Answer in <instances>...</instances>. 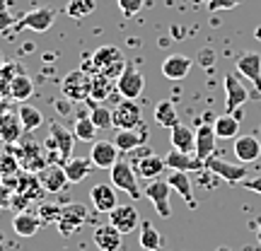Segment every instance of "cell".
<instances>
[{"label": "cell", "mask_w": 261, "mask_h": 251, "mask_svg": "<svg viewBox=\"0 0 261 251\" xmlns=\"http://www.w3.org/2000/svg\"><path fill=\"white\" fill-rule=\"evenodd\" d=\"M123 68H126V58H123V51L119 46H99L92 53L90 63L85 65L87 73H102L114 77V80L123 73Z\"/></svg>", "instance_id": "obj_1"}, {"label": "cell", "mask_w": 261, "mask_h": 251, "mask_svg": "<svg viewBox=\"0 0 261 251\" xmlns=\"http://www.w3.org/2000/svg\"><path fill=\"white\" fill-rule=\"evenodd\" d=\"M61 90H63V97L68 102H87L90 94H92V75L87 73L85 68L70 70L63 77Z\"/></svg>", "instance_id": "obj_2"}, {"label": "cell", "mask_w": 261, "mask_h": 251, "mask_svg": "<svg viewBox=\"0 0 261 251\" xmlns=\"http://www.w3.org/2000/svg\"><path fill=\"white\" fill-rule=\"evenodd\" d=\"M109 177H112V186H116L119 191H126L130 198H140L143 191L138 188V174L128 159H119L112 169H109Z\"/></svg>", "instance_id": "obj_3"}, {"label": "cell", "mask_w": 261, "mask_h": 251, "mask_svg": "<svg viewBox=\"0 0 261 251\" xmlns=\"http://www.w3.org/2000/svg\"><path fill=\"white\" fill-rule=\"evenodd\" d=\"M112 111H114V128L116 130L138 128L140 123H143V109H140V104L136 99H126L123 97Z\"/></svg>", "instance_id": "obj_4"}, {"label": "cell", "mask_w": 261, "mask_h": 251, "mask_svg": "<svg viewBox=\"0 0 261 251\" xmlns=\"http://www.w3.org/2000/svg\"><path fill=\"white\" fill-rule=\"evenodd\" d=\"M205 169H208L213 177L227 181V184H242L244 179H247V174H249L247 164H242V162H240V164L225 162V159H220V157H208L205 159Z\"/></svg>", "instance_id": "obj_5"}, {"label": "cell", "mask_w": 261, "mask_h": 251, "mask_svg": "<svg viewBox=\"0 0 261 251\" xmlns=\"http://www.w3.org/2000/svg\"><path fill=\"white\" fill-rule=\"evenodd\" d=\"M143 87H145V77L140 75V70L130 61H126L123 73L116 77V92L126 99H138L143 94Z\"/></svg>", "instance_id": "obj_6"}, {"label": "cell", "mask_w": 261, "mask_h": 251, "mask_svg": "<svg viewBox=\"0 0 261 251\" xmlns=\"http://www.w3.org/2000/svg\"><path fill=\"white\" fill-rule=\"evenodd\" d=\"M169 193H172V186H169L167 179H152L148 186H145V191H143V196L152 203V208L158 210L160 217H169V215H172Z\"/></svg>", "instance_id": "obj_7"}, {"label": "cell", "mask_w": 261, "mask_h": 251, "mask_svg": "<svg viewBox=\"0 0 261 251\" xmlns=\"http://www.w3.org/2000/svg\"><path fill=\"white\" fill-rule=\"evenodd\" d=\"M121 150L114 140H94L92 150H90V159H92L94 167L99 169H112L119 159H121Z\"/></svg>", "instance_id": "obj_8"}, {"label": "cell", "mask_w": 261, "mask_h": 251, "mask_svg": "<svg viewBox=\"0 0 261 251\" xmlns=\"http://www.w3.org/2000/svg\"><path fill=\"white\" fill-rule=\"evenodd\" d=\"M56 10L54 8H37V10H29L27 15H22V19H19L15 27L17 29H32V32H48L51 29V24L56 22Z\"/></svg>", "instance_id": "obj_9"}, {"label": "cell", "mask_w": 261, "mask_h": 251, "mask_svg": "<svg viewBox=\"0 0 261 251\" xmlns=\"http://www.w3.org/2000/svg\"><path fill=\"white\" fill-rule=\"evenodd\" d=\"M85 220H87V208L83 203H65L63 213H61V220L56 225H58V230H61V234L70 237L73 232H77L83 227Z\"/></svg>", "instance_id": "obj_10"}, {"label": "cell", "mask_w": 261, "mask_h": 251, "mask_svg": "<svg viewBox=\"0 0 261 251\" xmlns=\"http://www.w3.org/2000/svg\"><path fill=\"white\" fill-rule=\"evenodd\" d=\"M225 114H234L244 102H249V92L247 87L240 82V77L234 73L225 75Z\"/></svg>", "instance_id": "obj_11"}, {"label": "cell", "mask_w": 261, "mask_h": 251, "mask_svg": "<svg viewBox=\"0 0 261 251\" xmlns=\"http://www.w3.org/2000/svg\"><path fill=\"white\" fill-rule=\"evenodd\" d=\"M109 222H112L121 234H130L140 225L138 210H136L130 203H123V205L119 203L112 213H109Z\"/></svg>", "instance_id": "obj_12"}, {"label": "cell", "mask_w": 261, "mask_h": 251, "mask_svg": "<svg viewBox=\"0 0 261 251\" xmlns=\"http://www.w3.org/2000/svg\"><path fill=\"white\" fill-rule=\"evenodd\" d=\"M75 133H70L68 128L58 126V123H51V138H48V148L56 150V155H61V159H70L73 157V145H75Z\"/></svg>", "instance_id": "obj_13"}, {"label": "cell", "mask_w": 261, "mask_h": 251, "mask_svg": "<svg viewBox=\"0 0 261 251\" xmlns=\"http://www.w3.org/2000/svg\"><path fill=\"white\" fill-rule=\"evenodd\" d=\"M165 164L172 172H198V169L205 167L203 159H198L194 152H181V150H169L165 155Z\"/></svg>", "instance_id": "obj_14"}, {"label": "cell", "mask_w": 261, "mask_h": 251, "mask_svg": "<svg viewBox=\"0 0 261 251\" xmlns=\"http://www.w3.org/2000/svg\"><path fill=\"white\" fill-rule=\"evenodd\" d=\"M92 239H94V246L99 251H121V246H123V234L112 222L94 227Z\"/></svg>", "instance_id": "obj_15"}, {"label": "cell", "mask_w": 261, "mask_h": 251, "mask_svg": "<svg viewBox=\"0 0 261 251\" xmlns=\"http://www.w3.org/2000/svg\"><path fill=\"white\" fill-rule=\"evenodd\" d=\"M114 143L119 145L123 155H128L133 152L136 148L140 145H148V128L140 123L138 128H128V130H116V135H114Z\"/></svg>", "instance_id": "obj_16"}, {"label": "cell", "mask_w": 261, "mask_h": 251, "mask_svg": "<svg viewBox=\"0 0 261 251\" xmlns=\"http://www.w3.org/2000/svg\"><path fill=\"white\" fill-rule=\"evenodd\" d=\"M90 201H92V208L97 213H112L114 208L119 205V201H116V186L94 184L90 188Z\"/></svg>", "instance_id": "obj_17"}, {"label": "cell", "mask_w": 261, "mask_h": 251, "mask_svg": "<svg viewBox=\"0 0 261 251\" xmlns=\"http://www.w3.org/2000/svg\"><path fill=\"white\" fill-rule=\"evenodd\" d=\"M215 128H213V123H201L198 128H196V150H194V155L198 159H208V157H213V152H215Z\"/></svg>", "instance_id": "obj_18"}, {"label": "cell", "mask_w": 261, "mask_h": 251, "mask_svg": "<svg viewBox=\"0 0 261 251\" xmlns=\"http://www.w3.org/2000/svg\"><path fill=\"white\" fill-rule=\"evenodd\" d=\"M237 73L247 77L249 82L256 87V92H261V56L259 53H242L237 58Z\"/></svg>", "instance_id": "obj_19"}, {"label": "cell", "mask_w": 261, "mask_h": 251, "mask_svg": "<svg viewBox=\"0 0 261 251\" xmlns=\"http://www.w3.org/2000/svg\"><path fill=\"white\" fill-rule=\"evenodd\" d=\"M259 155H261V140H256L254 135H237L234 138V157L240 159L242 164L256 162Z\"/></svg>", "instance_id": "obj_20"}, {"label": "cell", "mask_w": 261, "mask_h": 251, "mask_svg": "<svg viewBox=\"0 0 261 251\" xmlns=\"http://www.w3.org/2000/svg\"><path fill=\"white\" fill-rule=\"evenodd\" d=\"M130 164H133V169H136V174H138L140 179H148V181L160 179V174H165V169H167L165 157H158V155H148V157L133 159Z\"/></svg>", "instance_id": "obj_21"}, {"label": "cell", "mask_w": 261, "mask_h": 251, "mask_svg": "<svg viewBox=\"0 0 261 251\" xmlns=\"http://www.w3.org/2000/svg\"><path fill=\"white\" fill-rule=\"evenodd\" d=\"M191 65L194 61L189 56H181V53H172L162 61V75L167 77V80H184L191 70Z\"/></svg>", "instance_id": "obj_22"}, {"label": "cell", "mask_w": 261, "mask_h": 251, "mask_svg": "<svg viewBox=\"0 0 261 251\" xmlns=\"http://www.w3.org/2000/svg\"><path fill=\"white\" fill-rule=\"evenodd\" d=\"M39 181H41V186L44 191L48 193H61L65 188V184H70L68 177H65V169L63 167H56V164H48L39 172Z\"/></svg>", "instance_id": "obj_23"}, {"label": "cell", "mask_w": 261, "mask_h": 251, "mask_svg": "<svg viewBox=\"0 0 261 251\" xmlns=\"http://www.w3.org/2000/svg\"><path fill=\"white\" fill-rule=\"evenodd\" d=\"M17 159L22 169H27V172H34L39 174L44 167H48L44 155H41V148H39L37 143H27V145H22V150L17 152Z\"/></svg>", "instance_id": "obj_24"}, {"label": "cell", "mask_w": 261, "mask_h": 251, "mask_svg": "<svg viewBox=\"0 0 261 251\" xmlns=\"http://www.w3.org/2000/svg\"><path fill=\"white\" fill-rule=\"evenodd\" d=\"M63 169H65V177H68L70 184H80L83 179H87L92 174L94 164L90 157H70L63 162Z\"/></svg>", "instance_id": "obj_25"}, {"label": "cell", "mask_w": 261, "mask_h": 251, "mask_svg": "<svg viewBox=\"0 0 261 251\" xmlns=\"http://www.w3.org/2000/svg\"><path fill=\"white\" fill-rule=\"evenodd\" d=\"M167 181H169V186H172V191H177V196H181V198H184V203H187L189 208H196V198L191 196L189 172H172V169H169Z\"/></svg>", "instance_id": "obj_26"}, {"label": "cell", "mask_w": 261, "mask_h": 251, "mask_svg": "<svg viewBox=\"0 0 261 251\" xmlns=\"http://www.w3.org/2000/svg\"><path fill=\"white\" fill-rule=\"evenodd\" d=\"M114 92H116V80H114V77L102 75V73L92 75V94H90V102L99 104V102H104V99H109Z\"/></svg>", "instance_id": "obj_27"}, {"label": "cell", "mask_w": 261, "mask_h": 251, "mask_svg": "<svg viewBox=\"0 0 261 251\" xmlns=\"http://www.w3.org/2000/svg\"><path fill=\"white\" fill-rule=\"evenodd\" d=\"M39 227H41V220H39V215H32L27 210H22L12 217V230L17 237H34L39 232Z\"/></svg>", "instance_id": "obj_28"}, {"label": "cell", "mask_w": 261, "mask_h": 251, "mask_svg": "<svg viewBox=\"0 0 261 251\" xmlns=\"http://www.w3.org/2000/svg\"><path fill=\"white\" fill-rule=\"evenodd\" d=\"M169 133H172L169 140H172V148L174 150H181V152H194L196 150V130H191L189 126L179 123Z\"/></svg>", "instance_id": "obj_29"}, {"label": "cell", "mask_w": 261, "mask_h": 251, "mask_svg": "<svg viewBox=\"0 0 261 251\" xmlns=\"http://www.w3.org/2000/svg\"><path fill=\"white\" fill-rule=\"evenodd\" d=\"M22 121H19V114L5 111L0 116V138L5 143H17L19 135H22Z\"/></svg>", "instance_id": "obj_30"}, {"label": "cell", "mask_w": 261, "mask_h": 251, "mask_svg": "<svg viewBox=\"0 0 261 251\" xmlns=\"http://www.w3.org/2000/svg\"><path fill=\"white\" fill-rule=\"evenodd\" d=\"M8 94L12 99H17V102H27L29 97L34 94V82H32V77H27L24 73L12 75V80H10V85H8Z\"/></svg>", "instance_id": "obj_31"}, {"label": "cell", "mask_w": 261, "mask_h": 251, "mask_svg": "<svg viewBox=\"0 0 261 251\" xmlns=\"http://www.w3.org/2000/svg\"><path fill=\"white\" fill-rule=\"evenodd\" d=\"M215 128V135L223 140H232L234 135H240V119L232 116V114H223V116H218L213 123Z\"/></svg>", "instance_id": "obj_32"}, {"label": "cell", "mask_w": 261, "mask_h": 251, "mask_svg": "<svg viewBox=\"0 0 261 251\" xmlns=\"http://www.w3.org/2000/svg\"><path fill=\"white\" fill-rule=\"evenodd\" d=\"M140 246L145 251H160L162 249V234L155 230L150 220H140Z\"/></svg>", "instance_id": "obj_33"}, {"label": "cell", "mask_w": 261, "mask_h": 251, "mask_svg": "<svg viewBox=\"0 0 261 251\" xmlns=\"http://www.w3.org/2000/svg\"><path fill=\"white\" fill-rule=\"evenodd\" d=\"M73 133L80 143H94V140H97V126H94L92 116H90V114H80V116L75 119Z\"/></svg>", "instance_id": "obj_34"}, {"label": "cell", "mask_w": 261, "mask_h": 251, "mask_svg": "<svg viewBox=\"0 0 261 251\" xmlns=\"http://www.w3.org/2000/svg\"><path fill=\"white\" fill-rule=\"evenodd\" d=\"M155 121H158V126H162V128H174V126H179V114H177V106L172 102H158V106H155Z\"/></svg>", "instance_id": "obj_35"}, {"label": "cell", "mask_w": 261, "mask_h": 251, "mask_svg": "<svg viewBox=\"0 0 261 251\" xmlns=\"http://www.w3.org/2000/svg\"><path fill=\"white\" fill-rule=\"evenodd\" d=\"M19 121H22V128H24V133H32V130H37L41 123H44V116H41V111L39 109H34V106H29V104H22L19 106Z\"/></svg>", "instance_id": "obj_36"}, {"label": "cell", "mask_w": 261, "mask_h": 251, "mask_svg": "<svg viewBox=\"0 0 261 251\" xmlns=\"http://www.w3.org/2000/svg\"><path fill=\"white\" fill-rule=\"evenodd\" d=\"M90 116H92L94 126H97L99 130L114 128V111H112V109L99 106V104H92V111H90Z\"/></svg>", "instance_id": "obj_37"}, {"label": "cell", "mask_w": 261, "mask_h": 251, "mask_svg": "<svg viewBox=\"0 0 261 251\" xmlns=\"http://www.w3.org/2000/svg\"><path fill=\"white\" fill-rule=\"evenodd\" d=\"M94 12V0H70L65 5V15H70L75 19H83Z\"/></svg>", "instance_id": "obj_38"}, {"label": "cell", "mask_w": 261, "mask_h": 251, "mask_svg": "<svg viewBox=\"0 0 261 251\" xmlns=\"http://www.w3.org/2000/svg\"><path fill=\"white\" fill-rule=\"evenodd\" d=\"M37 213H39L41 225L58 222V220H61V213H63V205H58V203H41Z\"/></svg>", "instance_id": "obj_39"}, {"label": "cell", "mask_w": 261, "mask_h": 251, "mask_svg": "<svg viewBox=\"0 0 261 251\" xmlns=\"http://www.w3.org/2000/svg\"><path fill=\"white\" fill-rule=\"evenodd\" d=\"M15 24H17V19L12 17L8 0H0V32H10Z\"/></svg>", "instance_id": "obj_40"}, {"label": "cell", "mask_w": 261, "mask_h": 251, "mask_svg": "<svg viewBox=\"0 0 261 251\" xmlns=\"http://www.w3.org/2000/svg\"><path fill=\"white\" fill-rule=\"evenodd\" d=\"M143 3L145 0H119V8H121L123 17H133V15H138L143 10Z\"/></svg>", "instance_id": "obj_41"}, {"label": "cell", "mask_w": 261, "mask_h": 251, "mask_svg": "<svg viewBox=\"0 0 261 251\" xmlns=\"http://www.w3.org/2000/svg\"><path fill=\"white\" fill-rule=\"evenodd\" d=\"M242 0H211L208 3V10L211 12H220V10H232V8H237Z\"/></svg>", "instance_id": "obj_42"}, {"label": "cell", "mask_w": 261, "mask_h": 251, "mask_svg": "<svg viewBox=\"0 0 261 251\" xmlns=\"http://www.w3.org/2000/svg\"><path fill=\"white\" fill-rule=\"evenodd\" d=\"M242 186L249 188V191H254V193H261V177H256V179H244Z\"/></svg>", "instance_id": "obj_43"}, {"label": "cell", "mask_w": 261, "mask_h": 251, "mask_svg": "<svg viewBox=\"0 0 261 251\" xmlns=\"http://www.w3.org/2000/svg\"><path fill=\"white\" fill-rule=\"evenodd\" d=\"M133 159H140V157H148V155H152V150L148 148V145H140V148H136L133 152H128Z\"/></svg>", "instance_id": "obj_44"}, {"label": "cell", "mask_w": 261, "mask_h": 251, "mask_svg": "<svg viewBox=\"0 0 261 251\" xmlns=\"http://www.w3.org/2000/svg\"><path fill=\"white\" fill-rule=\"evenodd\" d=\"M256 239H259V244H261V225L256 227Z\"/></svg>", "instance_id": "obj_45"}, {"label": "cell", "mask_w": 261, "mask_h": 251, "mask_svg": "<svg viewBox=\"0 0 261 251\" xmlns=\"http://www.w3.org/2000/svg\"><path fill=\"white\" fill-rule=\"evenodd\" d=\"M256 41H261V27L256 29Z\"/></svg>", "instance_id": "obj_46"}, {"label": "cell", "mask_w": 261, "mask_h": 251, "mask_svg": "<svg viewBox=\"0 0 261 251\" xmlns=\"http://www.w3.org/2000/svg\"><path fill=\"white\" fill-rule=\"evenodd\" d=\"M215 251H232V249H227V246H220V249H215Z\"/></svg>", "instance_id": "obj_47"}]
</instances>
